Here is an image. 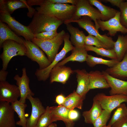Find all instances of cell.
<instances>
[{"mask_svg": "<svg viewBox=\"0 0 127 127\" xmlns=\"http://www.w3.org/2000/svg\"><path fill=\"white\" fill-rule=\"evenodd\" d=\"M43 6L36 7V9L39 13L53 16L64 23L72 17L76 9L75 5L68 4L52 3L49 0H46Z\"/></svg>", "mask_w": 127, "mask_h": 127, "instance_id": "cell-1", "label": "cell"}, {"mask_svg": "<svg viewBox=\"0 0 127 127\" xmlns=\"http://www.w3.org/2000/svg\"><path fill=\"white\" fill-rule=\"evenodd\" d=\"M33 16L32 20L28 27L34 35L44 31L57 30L64 23L53 16L42 14L36 11Z\"/></svg>", "mask_w": 127, "mask_h": 127, "instance_id": "cell-2", "label": "cell"}, {"mask_svg": "<svg viewBox=\"0 0 127 127\" xmlns=\"http://www.w3.org/2000/svg\"><path fill=\"white\" fill-rule=\"evenodd\" d=\"M0 20L7 24L16 33L23 37L25 40L31 41L34 38V35L28 26L16 21L6 10L3 0H0Z\"/></svg>", "mask_w": 127, "mask_h": 127, "instance_id": "cell-3", "label": "cell"}, {"mask_svg": "<svg viewBox=\"0 0 127 127\" xmlns=\"http://www.w3.org/2000/svg\"><path fill=\"white\" fill-rule=\"evenodd\" d=\"M65 33L64 30H62L52 39L44 40L34 38L31 41L45 53L48 59L52 63L58 54L60 47L64 41Z\"/></svg>", "mask_w": 127, "mask_h": 127, "instance_id": "cell-4", "label": "cell"}, {"mask_svg": "<svg viewBox=\"0 0 127 127\" xmlns=\"http://www.w3.org/2000/svg\"><path fill=\"white\" fill-rule=\"evenodd\" d=\"M76 11L72 18L64 23L65 24L70 23L83 16H87L93 20L96 29L99 28L97 20H102V16L99 11L94 8L90 3L89 0H78L76 5Z\"/></svg>", "mask_w": 127, "mask_h": 127, "instance_id": "cell-5", "label": "cell"}, {"mask_svg": "<svg viewBox=\"0 0 127 127\" xmlns=\"http://www.w3.org/2000/svg\"><path fill=\"white\" fill-rule=\"evenodd\" d=\"M3 51L0 56L2 61V68L6 70L11 59L17 56H26V48L24 44L12 40H8L3 43Z\"/></svg>", "mask_w": 127, "mask_h": 127, "instance_id": "cell-6", "label": "cell"}, {"mask_svg": "<svg viewBox=\"0 0 127 127\" xmlns=\"http://www.w3.org/2000/svg\"><path fill=\"white\" fill-rule=\"evenodd\" d=\"M92 20L88 16H83L72 22L77 23L80 27L85 30L89 34L96 37L103 44L106 49H114L115 42L111 37L108 36L106 34H100Z\"/></svg>", "mask_w": 127, "mask_h": 127, "instance_id": "cell-7", "label": "cell"}, {"mask_svg": "<svg viewBox=\"0 0 127 127\" xmlns=\"http://www.w3.org/2000/svg\"><path fill=\"white\" fill-rule=\"evenodd\" d=\"M70 35L68 33L65 34L64 38V45L61 51L58 53L54 60L47 67L43 69H37L35 75L39 81H44L49 77L50 72L59 62L65 57L66 54L74 48L69 40Z\"/></svg>", "mask_w": 127, "mask_h": 127, "instance_id": "cell-8", "label": "cell"}, {"mask_svg": "<svg viewBox=\"0 0 127 127\" xmlns=\"http://www.w3.org/2000/svg\"><path fill=\"white\" fill-rule=\"evenodd\" d=\"M24 44L27 50L26 56L37 63L39 66V69L45 68L51 63L40 48L31 41L25 40Z\"/></svg>", "mask_w": 127, "mask_h": 127, "instance_id": "cell-9", "label": "cell"}, {"mask_svg": "<svg viewBox=\"0 0 127 127\" xmlns=\"http://www.w3.org/2000/svg\"><path fill=\"white\" fill-rule=\"evenodd\" d=\"M98 101L103 109L111 112L121 104L127 102V95L116 94L110 96L101 93L94 97Z\"/></svg>", "mask_w": 127, "mask_h": 127, "instance_id": "cell-10", "label": "cell"}, {"mask_svg": "<svg viewBox=\"0 0 127 127\" xmlns=\"http://www.w3.org/2000/svg\"><path fill=\"white\" fill-rule=\"evenodd\" d=\"M120 12L118 11L113 17L106 21L97 20L99 28L103 31L107 30L108 34L111 36H114L118 32L122 33H127V28L120 23L119 20Z\"/></svg>", "mask_w": 127, "mask_h": 127, "instance_id": "cell-11", "label": "cell"}, {"mask_svg": "<svg viewBox=\"0 0 127 127\" xmlns=\"http://www.w3.org/2000/svg\"><path fill=\"white\" fill-rule=\"evenodd\" d=\"M20 92L17 85L6 81L0 82V101L12 103L18 100Z\"/></svg>", "mask_w": 127, "mask_h": 127, "instance_id": "cell-12", "label": "cell"}, {"mask_svg": "<svg viewBox=\"0 0 127 127\" xmlns=\"http://www.w3.org/2000/svg\"><path fill=\"white\" fill-rule=\"evenodd\" d=\"M27 99L30 102L32 106L31 115L27 118L26 127H34L41 116L45 112L46 109L43 106L39 98L28 95Z\"/></svg>", "mask_w": 127, "mask_h": 127, "instance_id": "cell-13", "label": "cell"}, {"mask_svg": "<svg viewBox=\"0 0 127 127\" xmlns=\"http://www.w3.org/2000/svg\"><path fill=\"white\" fill-rule=\"evenodd\" d=\"M14 112L10 103L0 101V127H16Z\"/></svg>", "mask_w": 127, "mask_h": 127, "instance_id": "cell-14", "label": "cell"}, {"mask_svg": "<svg viewBox=\"0 0 127 127\" xmlns=\"http://www.w3.org/2000/svg\"><path fill=\"white\" fill-rule=\"evenodd\" d=\"M22 71V74L21 77L16 74L13 79L16 81V85L18 87L20 92V96L19 100L21 103H26L27 96L31 95L33 96L34 94L29 87L30 79L27 75L26 68L23 67Z\"/></svg>", "mask_w": 127, "mask_h": 127, "instance_id": "cell-15", "label": "cell"}, {"mask_svg": "<svg viewBox=\"0 0 127 127\" xmlns=\"http://www.w3.org/2000/svg\"><path fill=\"white\" fill-rule=\"evenodd\" d=\"M102 72L111 88L109 91L110 95L119 94L127 95V81L113 77L105 71Z\"/></svg>", "mask_w": 127, "mask_h": 127, "instance_id": "cell-16", "label": "cell"}, {"mask_svg": "<svg viewBox=\"0 0 127 127\" xmlns=\"http://www.w3.org/2000/svg\"><path fill=\"white\" fill-rule=\"evenodd\" d=\"M74 72L71 68L64 65L55 66L52 69L49 74L50 82L52 83L57 82L64 84L70 75Z\"/></svg>", "mask_w": 127, "mask_h": 127, "instance_id": "cell-17", "label": "cell"}, {"mask_svg": "<svg viewBox=\"0 0 127 127\" xmlns=\"http://www.w3.org/2000/svg\"><path fill=\"white\" fill-rule=\"evenodd\" d=\"M74 71L76 73L78 83L76 91L84 99L86 94L90 90L88 73L84 69H77Z\"/></svg>", "mask_w": 127, "mask_h": 127, "instance_id": "cell-18", "label": "cell"}, {"mask_svg": "<svg viewBox=\"0 0 127 127\" xmlns=\"http://www.w3.org/2000/svg\"><path fill=\"white\" fill-rule=\"evenodd\" d=\"M105 71L112 76L122 80L127 78V52L123 59L113 67Z\"/></svg>", "mask_w": 127, "mask_h": 127, "instance_id": "cell-19", "label": "cell"}, {"mask_svg": "<svg viewBox=\"0 0 127 127\" xmlns=\"http://www.w3.org/2000/svg\"><path fill=\"white\" fill-rule=\"evenodd\" d=\"M90 89H107L110 87L102 72L98 70L91 71L88 73Z\"/></svg>", "mask_w": 127, "mask_h": 127, "instance_id": "cell-20", "label": "cell"}, {"mask_svg": "<svg viewBox=\"0 0 127 127\" xmlns=\"http://www.w3.org/2000/svg\"><path fill=\"white\" fill-rule=\"evenodd\" d=\"M67 30L70 33V41L74 47L85 48V40L86 36L82 31L73 26L71 24H66Z\"/></svg>", "mask_w": 127, "mask_h": 127, "instance_id": "cell-21", "label": "cell"}, {"mask_svg": "<svg viewBox=\"0 0 127 127\" xmlns=\"http://www.w3.org/2000/svg\"><path fill=\"white\" fill-rule=\"evenodd\" d=\"M11 40L24 44L25 40L18 36L4 23L0 20V48L5 40Z\"/></svg>", "mask_w": 127, "mask_h": 127, "instance_id": "cell-22", "label": "cell"}, {"mask_svg": "<svg viewBox=\"0 0 127 127\" xmlns=\"http://www.w3.org/2000/svg\"><path fill=\"white\" fill-rule=\"evenodd\" d=\"M85 48L74 47L71 51V55L65 58L61 61L59 62L55 66L64 65L67 62L70 61H77L83 62L86 61L88 55Z\"/></svg>", "mask_w": 127, "mask_h": 127, "instance_id": "cell-23", "label": "cell"}, {"mask_svg": "<svg viewBox=\"0 0 127 127\" xmlns=\"http://www.w3.org/2000/svg\"><path fill=\"white\" fill-rule=\"evenodd\" d=\"M93 101L92 107L90 110L84 111L82 113L85 122L87 123L93 124L103 110L99 103L95 97Z\"/></svg>", "mask_w": 127, "mask_h": 127, "instance_id": "cell-24", "label": "cell"}, {"mask_svg": "<svg viewBox=\"0 0 127 127\" xmlns=\"http://www.w3.org/2000/svg\"><path fill=\"white\" fill-rule=\"evenodd\" d=\"M90 4L95 7L101 13V20L106 21L114 17L118 11L117 10L103 4L101 0H89Z\"/></svg>", "mask_w": 127, "mask_h": 127, "instance_id": "cell-25", "label": "cell"}, {"mask_svg": "<svg viewBox=\"0 0 127 127\" xmlns=\"http://www.w3.org/2000/svg\"><path fill=\"white\" fill-rule=\"evenodd\" d=\"M84 99L74 91L66 97L65 101L62 105L70 110L74 109L75 108L81 109Z\"/></svg>", "mask_w": 127, "mask_h": 127, "instance_id": "cell-26", "label": "cell"}, {"mask_svg": "<svg viewBox=\"0 0 127 127\" xmlns=\"http://www.w3.org/2000/svg\"><path fill=\"white\" fill-rule=\"evenodd\" d=\"M70 110L62 105L52 106L51 114L53 122L62 120L65 123L72 121L69 119L68 117Z\"/></svg>", "mask_w": 127, "mask_h": 127, "instance_id": "cell-27", "label": "cell"}, {"mask_svg": "<svg viewBox=\"0 0 127 127\" xmlns=\"http://www.w3.org/2000/svg\"><path fill=\"white\" fill-rule=\"evenodd\" d=\"M114 49L117 59L120 61L127 52V35H119L115 42Z\"/></svg>", "mask_w": 127, "mask_h": 127, "instance_id": "cell-28", "label": "cell"}, {"mask_svg": "<svg viewBox=\"0 0 127 127\" xmlns=\"http://www.w3.org/2000/svg\"><path fill=\"white\" fill-rule=\"evenodd\" d=\"M11 105L19 118V120L16 122V125L22 127H26L27 118L25 116V110L27 106V104L21 103L18 100L11 103Z\"/></svg>", "mask_w": 127, "mask_h": 127, "instance_id": "cell-29", "label": "cell"}, {"mask_svg": "<svg viewBox=\"0 0 127 127\" xmlns=\"http://www.w3.org/2000/svg\"><path fill=\"white\" fill-rule=\"evenodd\" d=\"M86 61L91 67H94L97 64H102L107 65L109 67H113L119 62L117 59L107 60L88 54Z\"/></svg>", "mask_w": 127, "mask_h": 127, "instance_id": "cell-30", "label": "cell"}, {"mask_svg": "<svg viewBox=\"0 0 127 127\" xmlns=\"http://www.w3.org/2000/svg\"><path fill=\"white\" fill-rule=\"evenodd\" d=\"M85 48L87 51L94 52L98 55L106 57L111 59H117L114 49H107L103 48H98L93 46L87 45L85 46Z\"/></svg>", "mask_w": 127, "mask_h": 127, "instance_id": "cell-31", "label": "cell"}, {"mask_svg": "<svg viewBox=\"0 0 127 127\" xmlns=\"http://www.w3.org/2000/svg\"><path fill=\"white\" fill-rule=\"evenodd\" d=\"M4 7L10 14L16 9L24 8H28L29 7L27 4L26 0H3Z\"/></svg>", "mask_w": 127, "mask_h": 127, "instance_id": "cell-32", "label": "cell"}, {"mask_svg": "<svg viewBox=\"0 0 127 127\" xmlns=\"http://www.w3.org/2000/svg\"><path fill=\"white\" fill-rule=\"evenodd\" d=\"M126 117H127V107L125 104L123 103L116 108L107 125L111 126L115 122Z\"/></svg>", "mask_w": 127, "mask_h": 127, "instance_id": "cell-33", "label": "cell"}, {"mask_svg": "<svg viewBox=\"0 0 127 127\" xmlns=\"http://www.w3.org/2000/svg\"><path fill=\"white\" fill-rule=\"evenodd\" d=\"M52 107L47 106L45 112L41 116L34 127H48L53 122L51 115Z\"/></svg>", "mask_w": 127, "mask_h": 127, "instance_id": "cell-34", "label": "cell"}, {"mask_svg": "<svg viewBox=\"0 0 127 127\" xmlns=\"http://www.w3.org/2000/svg\"><path fill=\"white\" fill-rule=\"evenodd\" d=\"M111 112L103 110L93 124L94 127H105L106 126L107 123L110 117Z\"/></svg>", "mask_w": 127, "mask_h": 127, "instance_id": "cell-35", "label": "cell"}, {"mask_svg": "<svg viewBox=\"0 0 127 127\" xmlns=\"http://www.w3.org/2000/svg\"><path fill=\"white\" fill-rule=\"evenodd\" d=\"M119 8L120 10L119 20L121 24L127 28V2H122Z\"/></svg>", "mask_w": 127, "mask_h": 127, "instance_id": "cell-36", "label": "cell"}, {"mask_svg": "<svg viewBox=\"0 0 127 127\" xmlns=\"http://www.w3.org/2000/svg\"><path fill=\"white\" fill-rule=\"evenodd\" d=\"M85 43V45H94L98 48L106 49L104 45L95 36L90 34L86 36Z\"/></svg>", "mask_w": 127, "mask_h": 127, "instance_id": "cell-37", "label": "cell"}, {"mask_svg": "<svg viewBox=\"0 0 127 127\" xmlns=\"http://www.w3.org/2000/svg\"><path fill=\"white\" fill-rule=\"evenodd\" d=\"M57 30L44 31L34 35V38L40 39H49L56 36L58 34Z\"/></svg>", "mask_w": 127, "mask_h": 127, "instance_id": "cell-38", "label": "cell"}, {"mask_svg": "<svg viewBox=\"0 0 127 127\" xmlns=\"http://www.w3.org/2000/svg\"><path fill=\"white\" fill-rule=\"evenodd\" d=\"M111 127H127V117H125L114 123Z\"/></svg>", "mask_w": 127, "mask_h": 127, "instance_id": "cell-39", "label": "cell"}, {"mask_svg": "<svg viewBox=\"0 0 127 127\" xmlns=\"http://www.w3.org/2000/svg\"><path fill=\"white\" fill-rule=\"evenodd\" d=\"M79 113L78 111L74 109L70 110L68 113V117L70 121H73L79 118Z\"/></svg>", "mask_w": 127, "mask_h": 127, "instance_id": "cell-40", "label": "cell"}, {"mask_svg": "<svg viewBox=\"0 0 127 127\" xmlns=\"http://www.w3.org/2000/svg\"><path fill=\"white\" fill-rule=\"evenodd\" d=\"M78 0H49V1L52 3L67 4L70 3L72 5H76Z\"/></svg>", "mask_w": 127, "mask_h": 127, "instance_id": "cell-41", "label": "cell"}, {"mask_svg": "<svg viewBox=\"0 0 127 127\" xmlns=\"http://www.w3.org/2000/svg\"><path fill=\"white\" fill-rule=\"evenodd\" d=\"M66 97L62 94L57 95L56 97V102L59 105H62L64 102Z\"/></svg>", "mask_w": 127, "mask_h": 127, "instance_id": "cell-42", "label": "cell"}, {"mask_svg": "<svg viewBox=\"0 0 127 127\" xmlns=\"http://www.w3.org/2000/svg\"><path fill=\"white\" fill-rule=\"evenodd\" d=\"M101 1L105 2H109L112 5L116 6L118 8L120 4L124 1L123 0H103Z\"/></svg>", "mask_w": 127, "mask_h": 127, "instance_id": "cell-43", "label": "cell"}, {"mask_svg": "<svg viewBox=\"0 0 127 127\" xmlns=\"http://www.w3.org/2000/svg\"><path fill=\"white\" fill-rule=\"evenodd\" d=\"M8 72L2 69L0 71V82L6 81Z\"/></svg>", "mask_w": 127, "mask_h": 127, "instance_id": "cell-44", "label": "cell"}, {"mask_svg": "<svg viewBox=\"0 0 127 127\" xmlns=\"http://www.w3.org/2000/svg\"><path fill=\"white\" fill-rule=\"evenodd\" d=\"M66 127H73L74 123L73 121H71L65 123Z\"/></svg>", "mask_w": 127, "mask_h": 127, "instance_id": "cell-45", "label": "cell"}, {"mask_svg": "<svg viewBox=\"0 0 127 127\" xmlns=\"http://www.w3.org/2000/svg\"><path fill=\"white\" fill-rule=\"evenodd\" d=\"M57 126V125L56 123H52L48 127H56Z\"/></svg>", "mask_w": 127, "mask_h": 127, "instance_id": "cell-46", "label": "cell"}, {"mask_svg": "<svg viewBox=\"0 0 127 127\" xmlns=\"http://www.w3.org/2000/svg\"><path fill=\"white\" fill-rule=\"evenodd\" d=\"M111 127V126H108V125H107V126H106V127Z\"/></svg>", "mask_w": 127, "mask_h": 127, "instance_id": "cell-47", "label": "cell"}, {"mask_svg": "<svg viewBox=\"0 0 127 127\" xmlns=\"http://www.w3.org/2000/svg\"><path fill=\"white\" fill-rule=\"evenodd\" d=\"M126 1H127V0Z\"/></svg>", "mask_w": 127, "mask_h": 127, "instance_id": "cell-48", "label": "cell"}, {"mask_svg": "<svg viewBox=\"0 0 127 127\" xmlns=\"http://www.w3.org/2000/svg\"></svg>", "mask_w": 127, "mask_h": 127, "instance_id": "cell-49", "label": "cell"}]
</instances>
